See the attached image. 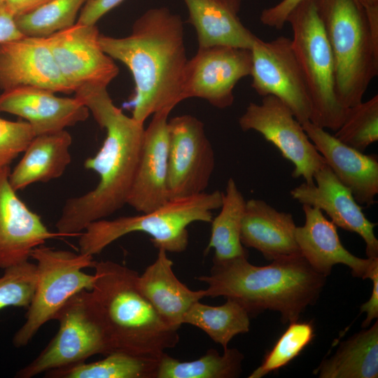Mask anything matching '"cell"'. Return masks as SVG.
I'll list each match as a JSON object with an SVG mask.
<instances>
[{
	"instance_id": "cell-35",
	"label": "cell",
	"mask_w": 378,
	"mask_h": 378,
	"mask_svg": "<svg viewBox=\"0 0 378 378\" xmlns=\"http://www.w3.org/2000/svg\"><path fill=\"white\" fill-rule=\"evenodd\" d=\"M35 136L27 122L0 118V168L10 166Z\"/></svg>"
},
{
	"instance_id": "cell-40",
	"label": "cell",
	"mask_w": 378,
	"mask_h": 378,
	"mask_svg": "<svg viewBox=\"0 0 378 378\" xmlns=\"http://www.w3.org/2000/svg\"><path fill=\"white\" fill-rule=\"evenodd\" d=\"M50 0H5L8 9L16 15L28 13Z\"/></svg>"
},
{
	"instance_id": "cell-24",
	"label": "cell",
	"mask_w": 378,
	"mask_h": 378,
	"mask_svg": "<svg viewBox=\"0 0 378 378\" xmlns=\"http://www.w3.org/2000/svg\"><path fill=\"white\" fill-rule=\"evenodd\" d=\"M172 267L167 251L158 248L156 260L139 275L138 285L164 321L178 330L186 313L206 295L204 290H192L181 282Z\"/></svg>"
},
{
	"instance_id": "cell-18",
	"label": "cell",
	"mask_w": 378,
	"mask_h": 378,
	"mask_svg": "<svg viewBox=\"0 0 378 378\" xmlns=\"http://www.w3.org/2000/svg\"><path fill=\"white\" fill-rule=\"evenodd\" d=\"M172 111L153 115L144 129L140 157L127 204L137 211H153L169 200L168 193V116Z\"/></svg>"
},
{
	"instance_id": "cell-42",
	"label": "cell",
	"mask_w": 378,
	"mask_h": 378,
	"mask_svg": "<svg viewBox=\"0 0 378 378\" xmlns=\"http://www.w3.org/2000/svg\"><path fill=\"white\" fill-rule=\"evenodd\" d=\"M91 1V0H87V1ZM87 1H86V2H87Z\"/></svg>"
},
{
	"instance_id": "cell-13",
	"label": "cell",
	"mask_w": 378,
	"mask_h": 378,
	"mask_svg": "<svg viewBox=\"0 0 378 378\" xmlns=\"http://www.w3.org/2000/svg\"><path fill=\"white\" fill-rule=\"evenodd\" d=\"M250 49L227 46L198 48L185 68L182 99L200 98L225 108L234 102L233 90L241 78L250 76Z\"/></svg>"
},
{
	"instance_id": "cell-8",
	"label": "cell",
	"mask_w": 378,
	"mask_h": 378,
	"mask_svg": "<svg viewBox=\"0 0 378 378\" xmlns=\"http://www.w3.org/2000/svg\"><path fill=\"white\" fill-rule=\"evenodd\" d=\"M37 279L34 293L27 309L26 319L15 332V347L27 346L47 322L55 320L64 304L82 290H90L96 275L83 271L92 267L93 256L55 249L44 244L33 249Z\"/></svg>"
},
{
	"instance_id": "cell-38",
	"label": "cell",
	"mask_w": 378,
	"mask_h": 378,
	"mask_svg": "<svg viewBox=\"0 0 378 378\" xmlns=\"http://www.w3.org/2000/svg\"><path fill=\"white\" fill-rule=\"evenodd\" d=\"M23 36L17 27L15 16L5 3L0 4V43L19 39Z\"/></svg>"
},
{
	"instance_id": "cell-10",
	"label": "cell",
	"mask_w": 378,
	"mask_h": 378,
	"mask_svg": "<svg viewBox=\"0 0 378 378\" xmlns=\"http://www.w3.org/2000/svg\"><path fill=\"white\" fill-rule=\"evenodd\" d=\"M238 122L244 132H258L293 163V178L302 176L307 183L314 182V174L326 162L302 124L282 101L267 95L263 97L260 104L251 102Z\"/></svg>"
},
{
	"instance_id": "cell-12",
	"label": "cell",
	"mask_w": 378,
	"mask_h": 378,
	"mask_svg": "<svg viewBox=\"0 0 378 378\" xmlns=\"http://www.w3.org/2000/svg\"><path fill=\"white\" fill-rule=\"evenodd\" d=\"M169 200L205 192L215 167L214 151L203 122L191 115L168 120Z\"/></svg>"
},
{
	"instance_id": "cell-3",
	"label": "cell",
	"mask_w": 378,
	"mask_h": 378,
	"mask_svg": "<svg viewBox=\"0 0 378 378\" xmlns=\"http://www.w3.org/2000/svg\"><path fill=\"white\" fill-rule=\"evenodd\" d=\"M93 117L106 131L99 151L84 162L99 176L97 186L67 200L55 223L63 237L79 235L91 223L112 215L124 205L134 179L144 133V124L127 116L113 101Z\"/></svg>"
},
{
	"instance_id": "cell-5",
	"label": "cell",
	"mask_w": 378,
	"mask_h": 378,
	"mask_svg": "<svg viewBox=\"0 0 378 378\" xmlns=\"http://www.w3.org/2000/svg\"><path fill=\"white\" fill-rule=\"evenodd\" d=\"M335 64V94L344 108L362 102L378 74V39L358 0H316Z\"/></svg>"
},
{
	"instance_id": "cell-23",
	"label": "cell",
	"mask_w": 378,
	"mask_h": 378,
	"mask_svg": "<svg viewBox=\"0 0 378 378\" xmlns=\"http://www.w3.org/2000/svg\"><path fill=\"white\" fill-rule=\"evenodd\" d=\"M187 22L196 30L199 48L227 46L250 49L258 38L238 16L241 0H183Z\"/></svg>"
},
{
	"instance_id": "cell-30",
	"label": "cell",
	"mask_w": 378,
	"mask_h": 378,
	"mask_svg": "<svg viewBox=\"0 0 378 378\" xmlns=\"http://www.w3.org/2000/svg\"><path fill=\"white\" fill-rule=\"evenodd\" d=\"M244 356L235 348L224 349L223 355L209 349L202 357L180 361L166 353L159 359L156 378H234L240 375Z\"/></svg>"
},
{
	"instance_id": "cell-33",
	"label": "cell",
	"mask_w": 378,
	"mask_h": 378,
	"mask_svg": "<svg viewBox=\"0 0 378 378\" xmlns=\"http://www.w3.org/2000/svg\"><path fill=\"white\" fill-rule=\"evenodd\" d=\"M314 337V328L311 323H290L248 378H260L286 366L302 351Z\"/></svg>"
},
{
	"instance_id": "cell-2",
	"label": "cell",
	"mask_w": 378,
	"mask_h": 378,
	"mask_svg": "<svg viewBox=\"0 0 378 378\" xmlns=\"http://www.w3.org/2000/svg\"><path fill=\"white\" fill-rule=\"evenodd\" d=\"M247 258L212 260L209 274L196 278L208 285L206 297L233 299L249 316L276 311L283 323H290L315 303L325 286L326 276L302 255L274 260L265 266L253 265Z\"/></svg>"
},
{
	"instance_id": "cell-22",
	"label": "cell",
	"mask_w": 378,
	"mask_h": 378,
	"mask_svg": "<svg viewBox=\"0 0 378 378\" xmlns=\"http://www.w3.org/2000/svg\"><path fill=\"white\" fill-rule=\"evenodd\" d=\"M295 223L290 213L279 211L260 199L246 201L240 239L268 260L302 255L295 239Z\"/></svg>"
},
{
	"instance_id": "cell-41",
	"label": "cell",
	"mask_w": 378,
	"mask_h": 378,
	"mask_svg": "<svg viewBox=\"0 0 378 378\" xmlns=\"http://www.w3.org/2000/svg\"><path fill=\"white\" fill-rule=\"evenodd\" d=\"M5 0H0V4L4 3Z\"/></svg>"
},
{
	"instance_id": "cell-11",
	"label": "cell",
	"mask_w": 378,
	"mask_h": 378,
	"mask_svg": "<svg viewBox=\"0 0 378 378\" xmlns=\"http://www.w3.org/2000/svg\"><path fill=\"white\" fill-rule=\"evenodd\" d=\"M251 87L260 96L272 95L286 104L302 124L312 106L308 88L292 46L284 36L270 41L258 38L251 48Z\"/></svg>"
},
{
	"instance_id": "cell-25",
	"label": "cell",
	"mask_w": 378,
	"mask_h": 378,
	"mask_svg": "<svg viewBox=\"0 0 378 378\" xmlns=\"http://www.w3.org/2000/svg\"><path fill=\"white\" fill-rule=\"evenodd\" d=\"M71 143L72 137L66 130L35 136L10 171L9 180L14 190L59 178L71 162Z\"/></svg>"
},
{
	"instance_id": "cell-15",
	"label": "cell",
	"mask_w": 378,
	"mask_h": 378,
	"mask_svg": "<svg viewBox=\"0 0 378 378\" xmlns=\"http://www.w3.org/2000/svg\"><path fill=\"white\" fill-rule=\"evenodd\" d=\"M314 181H304L292 189V198L302 205L319 209L337 227L360 235L365 243L368 258H378V240L374 232L377 223L366 218L350 190L326 163L316 172Z\"/></svg>"
},
{
	"instance_id": "cell-39",
	"label": "cell",
	"mask_w": 378,
	"mask_h": 378,
	"mask_svg": "<svg viewBox=\"0 0 378 378\" xmlns=\"http://www.w3.org/2000/svg\"><path fill=\"white\" fill-rule=\"evenodd\" d=\"M370 279L372 281V291L370 299L360 307V312H366V318L362 328L368 327L373 319L378 317V267L373 271Z\"/></svg>"
},
{
	"instance_id": "cell-31",
	"label": "cell",
	"mask_w": 378,
	"mask_h": 378,
	"mask_svg": "<svg viewBox=\"0 0 378 378\" xmlns=\"http://www.w3.org/2000/svg\"><path fill=\"white\" fill-rule=\"evenodd\" d=\"M87 0H50L36 8L15 16L24 36L47 37L76 23L78 13Z\"/></svg>"
},
{
	"instance_id": "cell-37",
	"label": "cell",
	"mask_w": 378,
	"mask_h": 378,
	"mask_svg": "<svg viewBox=\"0 0 378 378\" xmlns=\"http://www.w3.org/2000/svg\"><path fill=\"white\" fill-rule=\"evenodd\" d=\"M124 0H91L85 3L80 10L76 23L86 25L96 24L97 22L108 11Z\"/></svg>"
},
{
	"instance_id": "cell-32",
	"label": "cell",
	"mask_w": 378,
	"mask_h": 378,
	"mask_svg": "<svg viewBox=\"0 0 378 378\" xmlns=\"http://www.w3.org/2000/svg\"><path fill=\"white\" fill-rule=\"evenodd\" d=\"M334 136L363 153L378 140V95L347 108L344 120Z\"/></svg>"
},
{
	"instance_id": "cell-34",
	"label": "cell",
	"mask_w": 378,
	"mask_h": 378,
	"mask_svg": "<svg viewBox=\"0 0 378 378\" xmlns=\"http://www.w3.org/2000/svg\"><path fill=\"white\" fill-rule=\"evenodd\" d=\"M36 279V264L29 260L4 270L0 276V311L11 307L27 309Z\"/></svg>"
},
{
	"instance_id": "cell-17",
	"label": "cell",
	"mask_w": 378,
	"mask_h": 378,
	"mask_svg": "<svg viewBox=\"0 0 378 378\" xmlns=\"http://www.w3.org/2000/svg\"><path fill=\"white\" fill-rule=\"evenodd\" d=\"M19 88L73 92L60 73L46 37L23 36L0 43V89Z\"/></svg>"
},
{
	"instance_id": "cell-29",
	"label": "cell",
	"mask_w": 378,
	"mask_h": 378,
	"mask_svg": "<svg viewBox=\"0 0 378 378\" xmlns=\"http://www.w3.org/2000/svg\"><path fill=\"white\" fill-rule=\"evenodd\" d=\"M101 360L52 370L48 378H156L159 360L113 351Z\"/></svg>"
},
{
	"instance_id": "cell-36",
	"label": "cell",
	"mask_w": 378,
	"mask_h": 378,
	"mask_svg": "<svg viewBox=\"0 0 378 378\" xmlns=\"http://www.w3.org/2000/svg\"><path fill=\"white\" fill-rule=\"evenodd\" d=\"M304 0H281L278 4L264 9L260 15V22L265 26L281 29L287 23L292 10Z\"/></svg>"
},
{
	"instance_id": "cell-6",
	"label": "cell",
	"mask_w": 378,
	"mask_h": 378,
	"mask_svg": "<svg viewBox=\"0 0 378 378\" xmlns=\"http://www.w3.org/2000/svg\"><path fill=\"white\" fill-rule=\"evenodd\" d=\"M220 190L169 200L160 207L137 216L106 218L90 223L79 234V253L93 256L119 238L134 232L151 237L158 249L181 253L188 244L187 227L195 222L211 223L212 211L222 204Z\"/></svg>"
},
{
	"instance_id": "cell-19",
	"label": "cell",
	"mask_w": 378,
	"mask_h": 378,
	"mask_svg": "<svg viewBox=\"0 0 378 378\" xmlns=\"http://www.w3.org/2000/svg\"><path fill=\"white\" fill-rule=\"evenodd\" d=\"M304 225L296 227L295 239L302 255L320 274L327 276L332 267L343 264L354 276L370 279L378 267V258H360L346 250L340 239L337 226L318 208L302 204Z\"/></svg>"
},
{
	"instance_id": "cell-14",
	"label": "cell",
	"mask_w": 378,
	"mask_h": 378,
	"mask_svg": "<svg viewBox=\"0 0 378 378\" xmlns=\"http://www.w3.org/2000/svg\"><path fill=\"white\" fill-rule=\"evenodd\" d=\"M96 24L74 25L46 37L60 73L73 92L84 85L107 87L119 69L102 50Z\"/></svg>"
},
{
	"instance_id": "cell-27",
	"label": "cell",
	"mask_w": 378,
	"mask_h": 378,
	"mask_svg": "<svg viewBox=\"0 0 378 378\" xmlns=\"http://www.w3.org/2000/svg\"><path fill=\"white\" fill-rule=\"evenodd\" d=\"M246 200L234 180L230 178L218 215L213 218L207 253L214 249L213 260H224L239 256H248L240 239V232Z\"/></svg>"
},
{
	"instance_id": "cell-28",
	"label": "cell",
	"mask_w": 378,
	"mask_h": 378,
	"mask_svg": "<svg viewBox=\"0 0 378 378\" xmlns=\"http://www.w3.org/2000/svg\"><path fill=\"white\" fill-rule=\"evenodd\" d=\"M220 306L194 303L186 313L183 324L201 329L216 343L226 349L231 340L238 334L249 330L250 319L247 311L237 301L226 298Z\"/></svg>"
},
{
	"instance_id": "cell-7",
	"label": "cell",
	"mask_w": 378,
	"mask_h": 378,
	"mask_svg": "<svg viewBox=\"0 0 378 378\" xmlns=\"http://www.w3.org/2000/svg\"><path fill=\"white\" fill-rule=\"evenodd\" d=\"M292 46L306 81L312 106L309 121L335 132L347 108L338 102L335 86L332 52L316 0H304L290 13Z\"/></svg>"
},
{
	"instance_id": "cell-9",
	"label": "cell",
	"mask_w": 378,
	"mask_h": 378,
	"mask_svg": "<svg viewBox=\"0 0 378 378\" xmlns=\"http://www.w3.org/2000/svg\"><path fill=\"white\" fill-rule=\"evenodd\" d=\"M55 320L59 323L57 333L34 360L17 371L15 377L32 378L85 362L94 355L113 352L105 325L89 290L74 295Z\"/></svg>"
},
{
	"instance_id": "cell-4",
	"label": "cell",
	"mask_w": 378,
	"mask_h": 378,
	"mask_svg": "<svg viewBox=\"0 0 378 378\" xmlns=\"http://www.w3.org/2000/svg\"><path fill=\"white\" fill-rule=\"evenodd\" d=\"M96 279L89 290L107 330L113 351L159 360L179 342L178 330L169 326L144 295L139 274L118 262L94 261Z\"/></svg>"
},
{
	"instance_id": "cell-26",
	"label": "cell",
	"mask_w": 378,
	"mask_h": 378,
	"mask_svg": "<svg viewBox=\"0 0 378 378\" xmlns=\"http://www.w3.org/2000/svg\"><path fill=\"white\" fill-rule=\"evenodd\" d=\"M314 373L320 378H377L378 323L341 342L335 354L324 359Z\"/></svg>"
},
{
	"instance_id": "cell-21",
	"label": "cell",
	"mask_w": 378,
	"mask_h": 378,
	"mask_svg": "<svg viewBox=\"0 0 378 378\" xmlns=\"http://www.w3.org/2000/svg\"><path fill=\"white\" fill-rule=\"evenodd\" d=\"M0 112L27 122L35 135L65 130L88 119V108L77 97H62L41 88H19L0 94Z\"/></svg>"
},
{
	"instance_id": "cell-16",
	"label": "cell",
	"mask_w": 378,
	"mask_h": 378,
	"mask_svg": "<svg viewBox=\"0 0 378 378\" xmlns=\"http://www.w3.org/2000/svg\"><path fill=\"white\" fill-rule=\"evenodd\" d=\"M9 166L0 168V269L29 260L31 251L46 240L63 237L50 231L12 187Z\"/></svg>"
},
{
	"instance_id": "cell-20",
	"label": "cell",
	"mask_w": 378,
	"mask_h": 378,
	"mask_svg": "<svg viewBox=\"0 0 378 378\" xmlns=\"http://www.w3.org/2000/svg\"><path fill=\"white\" fill-rule=\"evenodd\" d=\"M308 137L337 179L360 205L370 206L378 194V157L365 155L309 120L302 124Z\"/></svg>"
},
{
	"instance_id": "cell-1",
	"label": "cell",
	"mask_w": 378,
	"mask_h": 378,
	"mask_svg": "<svg viewBox=\"0 0 378 378\" xmlns=\"http://www.w3.org/2000/svg\"><path fill=\"white\" fill-rule=\"evenodd\" d=\"M105 53L122 62L134 78V92L126 106L144 124L154 113L170 110L183 101L182 86L188 62L180 15L166 7L148 9L134 23L130 35H99Z\"/></svg>"
}]
</instances>
